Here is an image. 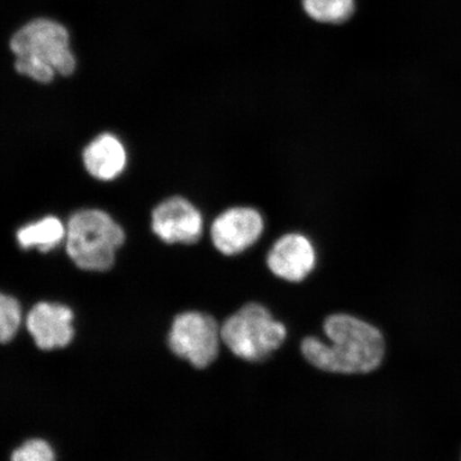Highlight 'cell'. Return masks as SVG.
I'll return each mask as SVG.
<instances>
[{
	"mask_svg": "<svg viewBox=\"0 0 461 461\" xmlns=\"http://www.w3.org/2000/svg\"><path fill=\"white\" fill-rule=\"evenodd\" d=\"M324 331L330 343L309 337L302 343L305 359L321 371L341 374L370 373L384 355L382 332L368 322L348 314L328 317Z\"/></svg>",
	"mask_w": 461,
	"mask_h": 461,
	"instance_id": "1",
	"label": "cell"
},
{
	"mask_svg": "<svg viewBox=\"0 0 461 461\" xmlns=\"http://www.w3.org/2000/svg\"><path fill=\"white\" fill-rule=\"evenodd\" d=\"M10 49L16 56V72L38 83H50L55 72L68 77L75 70L68 34L54 21L37 19L27 23L11 38Z\"/></svg>",
	"mask_w": 461,
	"mask_h": 461,
	"instance_id": "2",
	"label": "cell"
},
{
	"mask_svg": "<svg viewBox=\"0 0 461 461\" xmlns=\"http://www.w3.org/2000/svg\"><path fill=\"white\" fill-rule=\"evenodd\" d=\"M124 240L123 229L100 210L78 211L68 222V255L78 268L86 272L111 269L115 252Z\"/></svg>",
	"mask_w": 461,
	"mask_h": 461,
	"instance_id": "3",
	"label": "cell"
},
{
	"mask_svg": "<svg viewBox=\"0 0 461 461\" xmlns=\"http://www.w3.org/2000/svg\"><path fill=\"white\" fill-rule=\"evenodd\" d=\"M286 328L264 305L252 303L230 315L221 327V339L240 359L262 361L278 349Z\"/></svg>",
	"mask_w": 461,
	"mask_h": 461,
	"instance_id": "4",
	"label": "cell"
},
{
	"mask_svg": "<svg viewBox=\"0 0 461 461\" xmlns=\"http://www.w3.org/2000/svg\"><path fill=\"white\" fill-rule=\"evenodd\" d=\"M221 339V328L212 316L189 311L177 315L168 337L173 354L197 368L215 361Z\"/></svg>",
	"mask_w": 461,
	"mask_h": 461,
	"instance_id": "5",
	"label": "cell"
},
{
	"mask_svg": "<svg viewBox=\"0 0 461 461\" xmlns=\"http://www.w3.org/2000/svg\"><path fill=\"white\" fill-rule=\"evenodd\" d=\"M267 230L263 212L255 206L230 207L219 214L211 227L212 245L223 256L241 255L256 246Z\"/></svg>",
	"mask_w": 461,
	"mask_h": 461,
	"instance_id": "6",
	"label": "cell"
},
{
	"mask_svg": "<svg viewBox=\"0 0 461 461\" xmlns=\"http://www.w3.org/2000/svg\"><path fill=\"white\" fill-rule=\"evenodd\" d=\"M265 262L276 278L299 284L314 272L319 250L309 234L299 230H287L269 247Z\"/></svg>",
	"mask_w": 461,
	"mask_h": 461,
	"instance_id": "7",
	"label": "cell"
},
{
	"mask_svg": "<svg viewBox=\"0 0 461 461\" xmlns=\"http://www.w3.org/2000/svg\"><path fill=\"white\" fill-rule=\"evenodd\" d=\"M152 230L167 244H194L203 232V218L188 200L173 197L155 207Z\"/></svg>",
	"mask_w": 461,
	"mask_h": 461,
	"instance_id": "8",
	"label": "cell"
},
{
	"mask_svg": "<svg viewBox=\"0 0 461 461\" xmlns=\"http://www.w3.org/2000/svg\"><path fill=\"white\" fill-rule=\"evenodd\" d=\"M74 313L65 304L39 303L27 316L29 333L40 349L66 348L74 338Z\"/></svg>",
	"mask_w": 461,
	"mask_h": 461,
	"instance_id": "9",
	"label": "cell"
},
{
	"mask_svg": "<svg viewBox=\"0 0 461 461\" xmlns=\"http://www.w3.org/2000/svg\"><path fill=\"white\" fill-rule=\"evenodd\" d=\"M83 160L92 176L101 181H112L123 172L128 157L117 137L102 134L86 146Z\"/></svg>",
	"mask_w": 461,
	"mask_h": 461,
	"instance_id": "10",
	"label": "cell"
},
{
	"mask_svg": "<svg viewBox=\"0 0 461 461\" xmlns=\"http://www.w3.org/2000/svg\"><path fill=\"white\" fill-rule=\"evenodd\" d=\"M65 236L67 230L59 219L48 216L17 230L16 239L23 249L37 248L41 252H49L59 245Z\"/></svg>",
	"mask_w": 461,
	"mask_h": 461,
	"instance_id": "11",
	"label": "cell"
},
{
	"mask_svg": "<svg viewBox=\"0 0 461 461\" xmlns=\"http://www.w3.org/2000/svg\"><path fill=\"white\" fill-rule=\"evenodd\" d=\"M303 5L313 20L330 24H342L355 10L354 0H303Z\"/></svg>",
	"mask_w": 461,
	"mask_h": 461,
	"instance_id": "12",
	"label": "cell"
},
{
	"mask_svg": "<svg viewBox=\"0 0 461 461\" xmlns=\"http://www.w3.org/2000/svg\"><path fill=\"white\" fill-rule=\"evenodd\" d=\"M22 322V308L17 299L9 295L0 298V339L8 343L15 337Z\"/></svg>",
	"mask_w": 461,
	"mask_h": 461,
	"instance_id": "13",
	"label": "cell"
},
{
	"mask_svg": "<svg viewBox=\"0 0 461 461\" xmlns=\"http://www.w3.org/2000/svg\"><path fill=\"white\" fill-rule=\"evenodd\" d=\"M11 461H56V456L50 443L43 439H32L15 449Z\"/></svg>",
	"mask_w": 461,
	"mask_h": 461,
	"instance_id": "14",
	"label": "cell"
}]
</instances>
